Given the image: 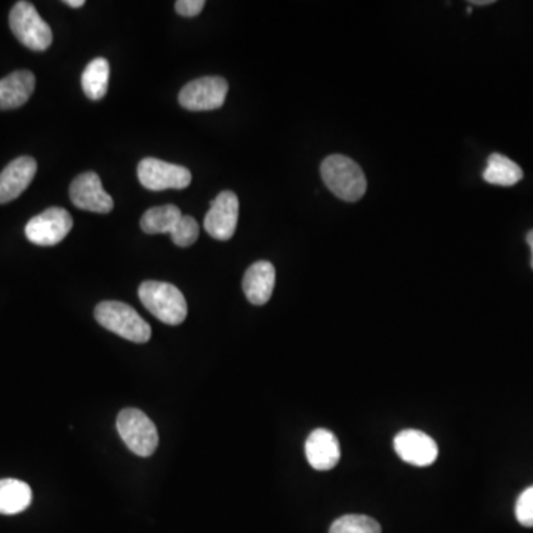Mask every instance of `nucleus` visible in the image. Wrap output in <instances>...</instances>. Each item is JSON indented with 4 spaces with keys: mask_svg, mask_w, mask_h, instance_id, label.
Here are the masks:
<instances>
[{
    "mask_svg": "<svg viewBox=\"0 0 533 533\" xmlns=\"http://www.w3.org/2000/svg\"><path fill=\"white\" fill-rule=\"evenodd\" d=\"M239 220V199L233 191H223L211 202L203 227L215 240L226 242L233 237Z\"/></svg>",
    "mask_w": 533,
    "mask_h": 533,
    "instance_id": "obj_9",
    "label": "nucleus"
},
{
    "mask_svg": "<svg viewBox=\"0 0 533 533\" xmlns=\"http://www.w3.org/2000/svg\"><path fill=\"white\" fill-rule=\"evenodd\" d=\"M229 83L223 77L206 76L187 83L181 89V106L190 112H211L218 110L226 103Z\"/></svg>",
    "mask_w": 533,
    "mask_h": 533,
    "instance_id": "obj_6",
    "label": "nucleus"
},
{
    "mask_svg": "<svg viewBox=\"0 0 533 533\" xmlns=\"http://www.w3.org/2000/svg\"><path fill=\"white\" fill-rule=\"evenodd\" d=\"M329 533H381V526L372 517L347 514L332 523Z\"/></svg>",
    "mask_w": 533,
    "mask_h": 533,
    "instance_id": "obj_20",
    "label": "nucleus"
},
{
    "mask_svg": "<svg viewBox=\"0 0 533 533\" xmlns=\"http://www.w3.org/2000/svg\"><path fill=\"white\" fill-rule=\"evenodd\" d=\"M33 501L32 488L17 479L0 480V514L14 516L23 513Z\"/></svg>",
    "mask_w": 533,
    "mask_h": 533,
    "instance_id": "obj_16",
    "label": "nucleus"
},
{
    "mask_svg": "<svg viewBox=\"0 0 533 533\" xmlns=\"http://www.w3.org/2000/svg\"><path fill=\"white\" fill-rule=\"evenodd\" d=\"M471 5L476 6H485V5H492L494 3V0H473V2H470Z\"/></svg>",
    "mask_w": 533,
    "mask_h": 533,
    "instance_id": "obj_25",
    "label": "nucleus"
},
{
    "mask_svg": "<svg viewBox=\"0 0 533 533\" xmlns=\"http://www.w3.org/2000/svg\"><path fill=\"white\" fill-rule=\"evenodd\" d=\"M9 27L15 38L35 52L46 51L54 39L51 27L40 17L35 5L24 0L15 3L11 9Z\"/></svg>",
    "mask_w": 533,
    "mask_h": 533,
    "instance_id": "obj_4",
    "label": "nucleus"
},
{
    "mask_svg": "<svg viewBox=\"0 0 533 533\" xmlns=\"http://www.w3.org/2000/svg\"><path fill=\"white\" fill-rule=\"evenodd\" d=\"M95 319L107 331L132 341L144 344L152 337L149 323L131 307L120 301H104L95 308Z\"/></svg>",
    "mask_w": 533,
    "mask_h": 533,
    "instance_id": "obj_3",
    "label": "nucleus"
},
{
    "mask_svg": "<svg viewBox=\"0 0 533 533\" xmlns=\"http://www.w3.org/2000/svg\"><path fill=\"white\" fill-rule=\"evenodd\" d=\"M320 175L326 187L345 202H357L365 196L368 189L363 169L343 154L326 157L320 166Z\"/></svg>",
    "mask_w": 533,
    "mask_h": 533,
    "instance_id": "obj_1",
    "label": "nucleus"
},
{
    "mask_svg": "<svg viewBox=\"0 0 533 533\" xmlns=\"http://www.w3.org/2000/svg\"><path fill=\"white\" fill-rule=\"evenodd\" d=\"M36 77L29 70H17L0 80V110L24 106L35 92Z\"/></svg>",
    "mask_w": 533,
    "mask_h": 533,
    "instance_id": "obj_15",
    "label": "nucleus"
},
{
    "mask_svg": "<svg viewBox=\"0 0 533 533\" xmlns=\"http://www.w3.org/2000/svg\"><path fill=\"white\" fill-rule=\"evenodd\" d=\"M471 11H473V8H471V6H468V8H467L468 14H471Z\"/></svg>",
    "mask_w": 533,
    "mask_h": 533,
    "instance_id": "obj_27",
    "label": "nucleus"
},
{
    "mask_svg": "<svg viewBox=\"0 0 533 533\" xmlns=\"http://www.w3.org/2000/svg\"><path fill=\"white\" fill-rule=\"evenodd\" d=\"M66 5L72 6V8H82L85 5V0H66Z\"/></svg>",
    "mask_w": 533,
    "mask_h": 533,
    "instance_id": "obj_24",
    "label": "nucleus"
},
{
    "mask_svg": "<svg viewBox=\"0 0 533 533\" xmlns=\"http://www.w3.org/2000/svg\"><path fill=\"white\" fill-rule=\"evenodd\" d=\"M70 199L76 208L95 214H109L115 206L112 196L104 191L101 178L95 172L77 175L70 186Z\"/></svg>",
    "mask_w": 533,
    "mask_h": 533,
    "instance_id": "obj_10",
    "label": "nucleus"
},
{
    "mask_svg": "<svg viewBox=\"0 0 533 533\" xmlns=\"http://www.w3.org/2000/svg\"><path fill=\"white\" fill-rule=\"evenodd\" d=\"M199 230V224H197V221L193 217L183 215L180 223L177 224V227L171 233L172 242L180 246V248H189V246L196 242L197 237H199Z\"/></svg>",
    "mask_w": 533,
    "mask_h": 533,
    "instance_id": "obj_21",
    "label": "nucleus"
},
{
    "mask_svg": "<svg viewBox=\"0 0 533 533\" xmlns=\"http://www.w3.org/2000/svg\"><path fill=\"white\" fill-rule=\"evenodd\" d=\"M183 218V212L175 205L156 206L141 217L140 226L147 234H171Z\"/></svg>",
    "mask_w": 533,
    "mask_h": 533,
    "instance_id": "obj_19",
    "label": "nucleus"
},
{
    "mask_svg": "<svg viewBox=\"0 0 533 533\" xmlns=\"http://www.w3.org/2000/svg\"><path fill=\"white\" fill-rule=\"evenodd\" d=\"M305 457L308 464L317 471H328L337 467L341 458L337 436L325 428H317L305 442Z\"/></svg>",
    "mask_w": 533,
    "mask_h": 533,
    "instance_id": "obj_13",
    "label": "nucleus"
},
{
    "mask_svg": "<svg viewBox=\"0 0 533 533\" xmlns=\"http://www.w3.org/2000/svg\"><path fill=\"white\" fill-rule=\"evenodd\" d=\"M138 180L152 191L183 190L190 186L191 172L184 166L146 157L138 163Z\"/></svg>",
    "mask_w": 533,
    "mask_h": 533,
    "instance_id": "obj_7",
    "label": "nucleus"
},
{
    "mask_svg": "<svg viewBox=\"0 0 533 533\" xmlns=\"http://www.w3.org/2000/svg\"><path fill=\"white\" fill-rule=\"evenodd\" d=\"M205 0H178L175 3V11L183 17H196L205 8Z\"/></svg>",
    "mask_w": 533,
    "mask_h": 533,
    "instance_id": "obj_23",
    "label": "nucleus"
},
{
    "mask_svg": "<svg viewBox=\"0 0 533 533\" xmlns=\"http://www.w3.org/2000/svg\"><path fill=\"white\" fill-rule=\"evenodd\" d=\"M73 229V218L66 209H46L27 223L26 236L38 246H55L66 239Z\"/></svg>",
    "mask_w": 533,
    "mask_h": 533,
    "instance_id": "obj_8",
    "label": "nucleus"
},
{
    "mask_svg": "<svg viewBox=\"0 0 533 533\" xmlns=\"http://www.w3.org/2000/svg\"><path fill=\"white\" fill-rule=\"evenodd\" d=\"M110 64L106 58L92 60L82 73V89L89 100L98 101L106 97L109 89Z\"/></svg>",
    "mask_w": 533,
    "mask_h": 533,
    "instance_id": "obj_18",
    "label": "nucleus"
},
{
    "mask_svg": "<svg viewBox=\"0 0 533 533\" xmlns=\"http://www.w3.org/2000/svg\"><path fill=\"white\" fill-rule=\"evenodd\" d=\"M483 180L492 186H516L519 181L523 180V171L513 160L502 154L494 153L489 156L488 166L483 172Z\"/></svg>",
    "mask_w": 533,
    "mask_h": 533,
    "instance_id": "obj_17",
    "label": "nucleus"
},
{
    "mask_svg": "<svg viewBox=\"0 0 533 533\" xmlns=\"http://www.w3.org/2000/svg\"><path fill=\"white\" fill-rule=\"evenodd\" d=\"M38 171V163L33 157L23 156L12 160L0 172V205L12 202L27 190Z\"/></svg>",
    "mask_w": 533,
    "mask_h": 533,
    "instance_id": "obj_12",
    "label": "nucleus"
},
{
    "mask_svg": "<svg viewBox=\"0 0 533 533\" xmlns=\"http://www.w3.org/2000/svg\"><path fill=\"white\" fill-rule=\"evenodd\" d=\"M526 240H528V245L531 246V251H532L531 266L533 268V230L529 231L528 236H526Z\"/></svg>",
    "mask_w": 533,
    "mask_h": 533,
    "instance_id": "obj_26",
    "label": "nucleus"
},
{
    "mask_svg": "<svg viewBox=\"0 0 533 533\" xmlns=\"http://www.w3.org/2000/svg\"><path fill=\"white\" fill-rule=\"evenodd\" d=\"M138 297L144 307L166 325L177 326L186 320V298L183 292L171 283L147 280L141 283Z\"/></svg>",
    "mask_w": 533,
    "mask_h": 533,
    "instance_id": "obj_2",
    "label": "nucleus"
},
{
    "mask_svg": "<svg viewBox=\"0 0 533 533\" xmlns=\"http://www.w3.org/2000/svg\"><path fill=\"white\" fill-rule=\"evenodd\" d=\"M394 451L415 467H428L439 457V446L433 437L419 430L400 431L394 439Z\"/></svg>",
    "mask_w": 533,
    "mask_h": 533,
    "instance_id": "obj_11",
    "label": "nucleus"
},
{
    "mask_svg": "<svg viewBox=\"0 0 533 533\" xmlns=\"http://www.w3.org/2000/svg\"><path fill=\"white\" fill-rule=\"evenodd\" d=\"M116 427L123 443L138 457L147 458L156 452L159 434L152 419L143 411L134 408L123 409L117 417Z\"/></svg>",
    "mask_w": 533,
    "mask_h": 533,
    "instance_id": "obj_5",
    "label": "nucleus"
},
{
    "mask_svg": "<svg viewBox=\"0 0 533 533\" xmlns=\"http://www.w3.org/2000/svg\"><path fill=\"white\" fill-rule=\"evenodd\" d=\"M276 285V270L268 261H258L243 276V292L249 303L264 305L270 301Z\"/></svg>",
    "mask_w": 533,
    "mask_h": 533,
    "instance_id": "obj_14",
    "label": "nucleus"
},
{
    "mask_svg": "<svg viewBox=\"0 0 533 533\" xmlns=\"http://www.w3.org/2000/svg\"><path fill=\"white\" fill-rule=\"evenodd\" d=\"M517 522L525 528H533V486L520 494L516 502Z\"/></svg>",
    "mask_w": 533,
    "mask_h": 533,
    "instance_id": "obj_22",
    "label": "nucleus"
}]
</instances>
